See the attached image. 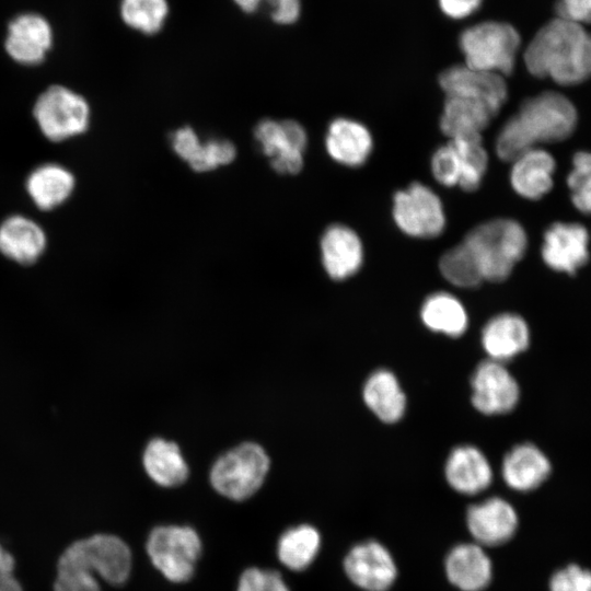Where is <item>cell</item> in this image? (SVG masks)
<instances>
[{
    "instance_id": "cell-1",
    "label": "cell",
    "mask_w": 591,
    "mask_h": 591,
    "mask_svg": "<svg viewBox=\"0 0 591 591\" xmlns=\"http://www.w3.org/2000/svg\"><path fill=\"white\" fill-rule=\"evenodd\" d=\"M576 107L565 95L546 91L526 99L519 112L506 121L496 139V153L513 161L543 142H558L576 129Z\"/></svg>"
},
{
    "instance_id": "cell-2",
    "label": "cell",
    "mask_w": 591,
    "mask_h": 591,
    "mask_svg": "<svg viewBox=\"0 0 591 591\" xmlns=\"http://www.w3.org/2000/svg\"><path fill=\"white\" fill-rule=\"evenodd\" d=\"M524 62L535 77L561 85L581 83L591 76V34L582 24L556 18L532 38Z\"/></svg>"
},
{
    "instance_id": "cell-3",
    "label": "cell",
    "mask_w": 591,
    "mask_h": 591,
    "mask_svg": "<svg viewBox=\"0 0 591 591\" xmlns=\"http://www.w3.org/2000/svg\"><path fill=\"white\" fill-rule=\"evenodd\" d=\"M463 242L475 258L484 280L502 281L523 257L528 239L512 219H494L467 233Z\"/></svg>"
},
{
    "instance_id": "cell-4",
    "label": "cell",
    "mask_w": 591,
    "mask_h": 591,
    "mask_svg": "<svg viewBox=\"0 0 591 591\" xmlns=\"http://www.w3.org/2000/svg\"><path fill=\"white\" fill-rule=\"evenodd\" d=\"M520 42L512 25L495 21L470 26L459 38L466 66L499 74L512 72Z\"/></svg>"
},
{
    "instance_id": "cell-5",
    "label": "cell",
    "mask_w": 591,
    "mask_h": 591,
    "mask_svg": "<svg viewBox=\"0 0 591 591\" xmlns=\"http://www.w3.org/2000/svg\"><path fill=\"white\" fill-rule=\"evenodd\" d=\"M269 464V457L260 445L245 442L217 459L210 471V483L223 497L242 501L260 488Z\"/></svg>"
},
{
    "instance_id": "cell-6",
    "label": "cell",
    "mask_w": 591,
    "mask_h": 591,
    "mask_svg": "<svg viewBox=\"0 0 591 591\" xmlns=\"http://www.w3.org/2000/svg\"><path fill=\"white\" fill-rule=\"evenodd\" d=\"M201 549L200 536L186 525H159L150 532L146 543L152 565L164 578L176 583L193 577Z\"/></svg>"
},
{
    "instance_id": "cell-7",
    "label": "cell",
    "mask_w": 591,
    "mask_h": 591,
    "mask_svg": "<svg viewBox=\"0 0 591 591\" xmlns=\"http://www.w3.org/2000/svg\"><path fill=\"white\" fill-rule=\"evenodd\" d=\"M34 117L51 141H61L86 130L90 119L88 102L62 85H51L34 105Z\"/></svg>"
},
{
    "instance_id": "cell-8",
    "label": "cell",
    "mask_w": 591,
    "mask_h": 591,
    "mask_svg": "<svg viewBox=\"0 0 591 591\" xmlns=\"http://www.w3.org/2000/svg\"><path fill=\"white\" fill-rule=\"evenodd\" d=\"M62 555L89 568L112 586H123L131 573V551L120 537L113 534L102 533L78 540Z\"/></svg>"
},
{
    "instance_id": "cell-9",
    "label": "cell",
    "mask_w": 591,
    "mask_h": 591,
    "mask_svg": "<svg viewBox=\"0 0 591 591\" xmlns=\"http://www.w3.org/2000/svg\"><path fill=\"white\" fill-rule=\"evenodd\" d=\"M393 217L403 232L415 237H434L445 225L440 198L420 183L395 194Z\"/></svg>"
},
{
    "instance_id": "cell-10",
    "label": "cell",
    "mask_w": 591,
    "mask_h": 591,
    "mask_svg": "<svg viewBox=\"0 0 591 591\" xmlns=\"http://www.w3.org/2000/svg\"><path fill=\"white\" fill-rule=\"evenodd\" d=\"M254 136L276 172L297 174L301 171L308 137L298 121L263 119L256 125Z\"/></svg>"
},
{
    "instance_id": "cell-11",
    "label": "cell",
    "mask_w": 591,
    "mask_h": 591,
    "mask_svg": "<svg viewBox=\"0 0 591 591\" xmlns=\"http://www.w3.org/2000/svg\"><path fill=\"white\" fill-rule=\"evenodd\" d=\"M472 404L485 415L511 412L520 398V387L505 363L485 360L473 372Z\"/></svg>"
},
{
    "instance_id": "cell-12",
    "label": "cell",
    "mask_w": 591,
    "mask_h": 591,
    "mask_svg": "<svg viewBox=\"0 0 591 591\" xmlns=\"http://www.w3.org/2000/svg\"><path fill=\"white\" fill-rule=\"evenodd\" d=\"M439 83L447 95L479 102L496 115L507 100V85L501 74L477 70L464 65L445 69Z\"/></svg>"
},
{
    "instance_id": "cell-13",
    "label": "cell",
    "mask_w": 591,
    "mask_h": 591,
    "mask_svg": "<svg viewBox=\"0 0 591 591\" xmlns=\"http://www.w3.org/2000/svg\"><path fill=\"white\" fill-rule=\"evenodd\" d=\"M344 569L348 578L366 591H386L397 576L392 555L375 541L354 546L345 557Z\"/></svg>"
},
{
    "instance_id": "cell-14",
    "label": "cell",
    "mask_w": 591,
    "mask_h": 591,
    "mask_svg": "<svg viewBox=\"0 0 591 591\" xmlns=\"http://www.w3.org/2000/svg\"><path fill=\"white\" fill-rule=\"evenodd\" d=\"M542 258L556 271L575 274L589 259L588 230L579 223H553L544 233Z\"/></svg>"
},
{
    "instance_id": "cell-15",
    "label": "cell",
    "mask_w": 591,
    "mask_h": 591,
    "mask_svg": "<svg viewBox=\"0 0 591 591\" xmlns=\"http://www.w3.org/2000/svg\"><path fill=\"white\" fill-rule=\"evenodd\" d=\"M466 523L477 544L497 546L514 535L518 514L508 501L491 497L468 508Z\"/></svg>"
},
{
    "instance_id": "cell-16",
    "label": "cell",
    "mask_w": 591,
    "mask_h": 591,
    "mask_svg": "<svg viewBox=\"0 0 591 591\" xmlns=\"http://www.w3.org/2000/svg\"><path fill=\"white\" fill-rule=\"evenodd\" d=\"M53 33L48 22L40 15L26 13L11 21L5 38V50L12 59L23 65L43 61L50 48Z\"/></svg>"
},
{
    "instance_id": "cell-17",
    "label": "cell",
    "mask_w": 591,
    "mask_h": 591,
    "mask_svg": "<svg viewBox=\"0 0 591 591\" xmlns=\"http://www.w3.org/2000/svg\"><path fill=\"white\" fill-rule=\"evenodd\" d=\"M530 328L523 317L501 313L491 317L482 331V346L490 360L505 363L530 345Z\"/></svg>"
},
{
    "instance_id": "cell-18",
    "label": "cell",
    "mask_w": 591,
    "mask_h": 591,
    "mask_svg": "<svg viewBox=\"0 0 591 591\" xmlns=\"http://www.w3.org/2000/svg\"><path fill=\"white\" fill-rule=\"evenodd\" d=\"M445 478L460 494L476 495L491 484L493 468L485 454L474 445L454 448L445 462Z\"/></svg>"
},
{
    "instance_id": "cell-19",
    "label": "cell",
    "mask_w": 591,
    "mask_h": 591,
    "mask_svg": "<svg viewBox=\"0 0 591 591\" xmlns=\"http://www.w3.org/2000/svg\"><path fill=\"white\" fill-rule=\"evenodd\" d=\"M323 266L328 276L344 280L361 267L363 251L359 236L348 227L333 224L321 239Z\"/></svg>"
},
{
    "instance_id": "cell-20",
    "label": "cell",
    "mask_w": 591,
    "mask_h": 591,
    "mask_svg": "<svg viewBox=\"0 0 591 591\" xmlns=\"http://www.w3.org/2000/svg\"><path fill=\"white\" fill-rule=\"evenodd\" d=\"M552 465L545 453L533 443H520L503 457L501 474L505 483L518 491H530L549 476Z\"/></svg>"
},
{
    "instance_id": "cell-21",
    "label": "cell",
    "mask_w": 591,
    "mask_h": 591,
    "mask_svg": "<svg viewBox=\"0 0 591 591\" xmlns=\"http://www.w3.org/2000/svg\"><path fill=\"white\" fill-rule=\"evenodd\" d=\"M445 573L449 581L461 591H482L491 580L493 567L483 546L463 543L449 552Z\"/></svg>"
},
{
    "instance_id": "cell-22",
    "label": "cell",
    "mask_w": 591,
    "mask_h": 591,
    "mask_svg": "<svg viewBox=\"0 0 591 591\" xmlns=\"http://www.w3.org/2000/svg\"><path fill=\"white\" fill-rule=\"evenodd\" d=\"M512 162L510 181L520 196L535 200L551 190L556 162L547 151L533 148Z\"/></svg>"
},
{
    "instance_id": "cell-23",
    "label": "cell",
    "mask_w": 591,
    "mask_h": 591,
    "mask_svg": "<svg viewBox=\"0 0 591 591\" xmlns=\"http://www.w3.org/2000/svg\"><path fill=\"white\" fill-rule=\"evenodd\" d=\"M46 247L44 230L21 215L7 218L0 224V252L22 265L37 260Z\"/></svg>"
},
{
    "instance_id": "cell-24",
    "label": "cell",
    "mask_w": 591,
    "mask_h": 591,
    "mask_svg": "<svg viewBox=\"0 0 591 591\" xmlns=\"http://www.w3.org/2000/svg\"><path fill=\"white\" fill-rule=\"evenodd\" d=\"M325 147L335 161L355 167L367 161L372 149V138L363 125L337 118L328 126Z\"/></svg>"
},
{
    "instance_id": "cell-25",
    "label": "cell",
    "mask_w": 591,
    "mask_h": 591,
    "mask_svg": "<svg viewBox=\"0 0 591 591\" xmlns=\"http://www.w3.org/2000/svg\"><path fill=\"white\" fill-rule=\"evenodd\" d=\"M362 397L368 408L383 422L398 421L406 409V396L394 373L379 369L367 379Z\"/></svg>"
},
{
    "instance_id": "cell-26",
    "label": "cell",
    "mask_w": 591,
    "mask_h": 591,
    "mask_svg": "<svg viewBox=\"0 0 591 591\" xmlns=\"http://www.w3.org/2000/svg\"><path fill=\"white\" fill-rule=\"evenodd\" d=\"M495 115L484 104L455 95H447L440 127L451 139L480 137Z\"/></svg>"
},
{
    "instance_id": "cell-27",
    "label": "cell",
    "mask_w": 591,
    "mask_h": 591,
    "mask_svg": "<svg viewBox=\"0 0 591 591\" xmlns=\"http://www.w3.org/2000/svg\"><path fill=\"white\" fill-rule=\"evenodd\" d=\"M143 467L148 476L162 487H175L188 477V466L179 448L161 438L151 440L143 452Z\"/></svg>"
},
{
    "instance_id": "cell-28",
    "label": "cell",
    "mask_w": 591,
    "mask_h": 591,
    "mask_svg": "<svg viewBox=\"0 0 591 591\" xmlns=\"http://www.w3.org/2000/svg\"><path fill=\"white\" fill-rule=\"evenodd\" d=\"M73 187V175L55 163L36 167L26 179L27 193L42 210H49L62 204L70 196Z\"/></svg>"
},
{
    "instance_id": "cell-29",
    "label": "cell",
    "mask_w": 591,
    "mask_h": 591,
    "mask_svg": "<svg viewBox=\"0 0 591 591\" xmlns=\"http://www.w3.org/2000/svg\"><path fill=\"white\" fill-rule=\"evenodd\" d=\"M420 316L430 331L450 337L463 335L468 324L464 305L449 292H436L429 296L421 305Z\"/></svg>"
},
{
    "instance_id": "cell-30",
    "label": "cell",
    "mask_w": 591,
    "mask_h": 591,
    "mask_svg": "<svg viewBox=\"0 0 591 591\" xmlns=\"http://www.w3.org/2000/svg\"><path fill=\"white\" fill-rule=\"evenodd\" d=\"M321 546L318 531L309 524L286 530L277 543V557L288 569L302 571L315 559Z\"/></svg>"
},
{
    "instance_id": "cell-31",
    "label": "cell",
    "mask_w": 591,
    "mask_h": 591,
    "mask_svg": "<svg viewBox=\"0 0 591 591\" xmlns=\"http://www.w3.org/2000/svg\"><path fill=\"white\" fill-rule=\"evenodd\" d=\"M439 267L442 276L460 288H475L484 280L464 242L447 251L440 258Z\"/></svg>"
},
{
    "instance_id": "cell-32",
    "label": "cell",
    "mask_w": 591,
    "mask_h": 591,
    "mask_svg": "<svg viewBox=\"0 0 591 591\" xmlns=\"http://www.w3.org/2000/svg\"><path fill=\"white\" fill-rule=\"evenodd\" d=\"M166 0H121L120 15L131 28L147 35L158 33L167 16Z\"/></svg>"
},
{
    "instance_id": "cell-33",
    "label": "cell",
    "mask_w": 591,
    "mask_h": 591,
    "mask_svg": "<svg viewBox=\"0 0 591 591\" xmlns=\"http://www.w3.org/2000/svg\"><path fill=\"white\" fill-rule=\"evenodd\" d=\"M455 148L462 175L459 186L464 190H475L487 169V152L482 144L480 137L455 138L450 141Z\"/></svg>"
},
{
    "instance_id": "cell-34",
    "label": "cell",
    "mask_w": 591,
    "mask_h": 591,
    "mask_svg": "<svg viewBox=\"0 0 591 591\" xmlns=\"http://www.w3.org/2000/svg\"><path fill=\"white\" fill-rule=\"evenodd\" d=\"M573 206L591 215V152L579 151L572 158V169L567 176Z\"/></svg>"
},
{
    "instance_id": "cell-35",
    "label": "cell",
    "mask_w": 591,
    "mask_h": 591,
    "mask_svg": "<svg viewBox=\"0 0 591 591\" xmlns=\"http://www.w3.org/2000/svg\"><path fill=\"white\" fill-rule=\"evenodd\" d=\"M54 591H102V589L94 572L60 555Z\"/></svg>"
},
{
    "instance_id": "cell-36",
    "label": "cell",
    "mask_w": 591,
    "mask_h": 591,
    "mask_svg": "<svg viewBox=\"0 0 591 591\" xmlns=\"http://www.w3.org/2000/svg\"><path fill=\"white\" fill-rule=\"evenodd\" d=\"M236 157L235 146L227 139L200 142L187 163L196 172H208L231 163Z\"/></svg>"
},
{
    "instance_id": "cell-37",
    "label": "cell",
    "mask_w": 591,
    "mask_h": 591,
    "mask_svg": "<svg viewBox=\"0 0 591 591\" xmlns=\"http://www.w3.org/2000/svg\"><path fill=\"white\" fill-rule=\"evenodd\" d=\"M234 2L246 13H254L264 7L273 21L278 24L294 23L301 12V0H234Z\"/></svg>"
},
{
    "instance_id": "cell-38",
    "label": "cell",
    "mask_w": 591,
    "mask_h": 591,
    "mask_svg": "<svg viewBox=\"0 0 591 591\" xmlns=\"http://www.w3.org/2000/svg\"><path fill=\"white\" fill-rule=\"evenodd\" d=\"M431 170L434 178L444 186L459 185L462 175L457 152L451 142L440 147L432 155Z\"/></svg>"
},
{
    "instance_id": "cell-39",
    "label": "cell",
    "mask_w": 591,
    "mask_h": 591,
    "mask_svg": "<svg viewBox=\"0 0 591 591\" xmlns=\"http://www.w3.org/2000/svg\"><path fill=\"white\" fill-rule=\"evenodd\" d=\"M236 591H290V589L278 571L251 567L242 572Z\"/></svg>"
},
{
    "instance_id": "cell-40",
    "label": "cell",
    "mask_w": 591,
    "mask_h": 591,
    "mask_svg": "<svg viewBox=\"0 0 591 591\" xmlns=\"http://www.w3.org/2000/svg\"><path fill=\"white\" fill-rule=\"evenodd\" d=\"M551 591H591V570L571 564L557 570L549 581Z\"/></svg>"
},
{
    "instance_id": "cell-41",
    "label": "cell",
    "mask_w": 591,
    "mask_h": 591,
    "mask_svg": "<svg viewBox=\"0 0 591 591\" xmlns=\"http://www.w3.org/2000/svg\"><path fill=\"white\" fill-rule=\"evenodd\" d=\"M557 18L579 24L591 23V0H557Z\"/></svg>"
},
{
    "instance_id": "cell-42",
    "label": "cell",
    "mask_w": 591,
    "mask_h": 591,
    "mask_svg": "<svg viewBox=\"0 0 591 591\" xmlns=\"http://www.w3.org/2000/svg\"><path fill=\"white\" fill-rule=\"evenodd\" d=\"M199 143L198 135L188 126L176 129L171 136L174 152L186 163L190 160Z\"/></svg>"
},
{
    "instance_id": "cell-43",
    "label": "cell",
    "mask_w": 591,
    "mask_h": 591,
    "mask_svg": "<svg viewBox=\"0 0 591 591\" xmlns=\"http://www.w3.org/2000/svg\"><path fill=\"white\" fill-rule=\"evenodd\" d=\"M482 0H439L442 12L452 19H463L475 12Z\"/></svg>"
},
{
    "instance_id": "cell-44",
    "label": "cell",
    "mask_w": 591,
    "mask_h": 591,
    "mask_svg": "<svg viewBox=\"0 0 591 591\" xmlns=\"http://www.w3.org/2000/svg\"><path fill=\"white\" fill-rule=\"evenodd\" d=\"M0 591H23L21 583L14 577L13 570L0 569Z\"/></svg>"
},
{
    "instance_id": "cell-45",
    "label": "cell",
    "mask_w": 591,
    "mask_h": 591,
    "mask_svg": "<svg viewBox=\"0 0 591 591\" xmlns=\"http://www.w3.org/2000/svg\"><path fill=\"white\" fill-rule=\"evenodd\" d=\"M13 556L0 544V569L14 570Z\"/></svg>"
}]
</instances>
